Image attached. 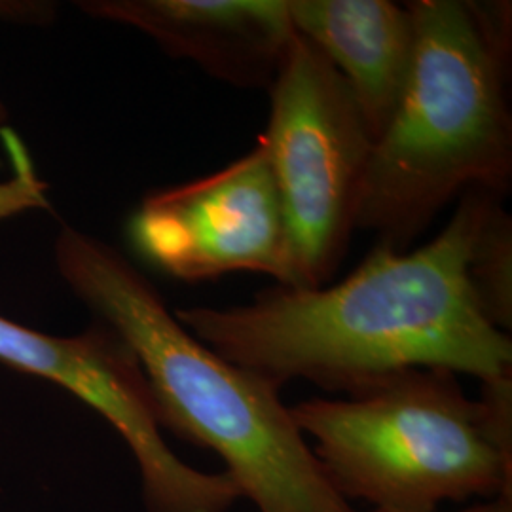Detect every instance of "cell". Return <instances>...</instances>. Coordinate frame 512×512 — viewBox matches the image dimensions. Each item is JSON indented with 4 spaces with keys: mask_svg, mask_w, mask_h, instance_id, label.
I'll return each mask as SVG.
<instances>
[{
    "mask_svg": "<svg viewBox=\"0 0 512 512\" xmlns=\"http://www.w3.org/2000/svg\"><path fill=\"white\" fill-rule=\"evenodd\" d=\"M76 6L147 35L165 54L238 88L270 90L296 37L287 0H82Z\"/></svg>",
    "mask_w": 512,
    "mask_h": 512,
    "instance_id": "8",
    "label": "cell"
},
{
    "mask_svg": "<svg viewBox=\"0 0 512 512\" xmlns=\"http://www.w3.org/2000/svg\"><path fill=\"white\" fill-rule=\"evenodd\" d=\"M497 198L469 256V279L484 315L497 329L512 327V219Z\"/></svg>",
    "mask_w": 512,
    "mask_h": 512,
    "instance_id": "10",
    "label": "cell"
},
{
    "mask_svg": "<svg viewBox=\"0 0 512 512\" xmlns=\"http://www.w3.org/2000/svg\"><path fill=\"white\" fill-rule=\"evenodd\" d=\"M497 198L465 192L437 238L414 251L378 245L334 285H277L245 306L173 313L207 348L279 389L306 380L348 395L408 368L509 382L511 336L484 315L469 279V256Z\"/></svg>",
    "mask_w": 512,
    "mask_h": 512,
    "instance_id": "1",
    "label": "cell"
},
{
    "mask_svg": "<svg viewBox=\"0 0 512 512\" xmlns=\"http://www.w3.org/2000/svg\"><path fill=\"white\" fill-rule=\"evenodd\" d=\"M459 512H512V495H503V497H497L492 501H482V503H476L473 507Z\"/></svg>",
    "mask_w": 512,
    "mask_h": 512,
    "instance_id": "12",
    "label": "cell"
},
{
    "mask_svg": "<svg viewBox=\"0 0 512 512\" xmlns=\"http://www.w3.org/2000/svg\"><path fill=\"white\" fill-rule=\"evenodd\" d=\"M129 234L141 255L183 281L251 272L289 283L283 207L260 139L217 173L147 194Z\"/></svg>",
    "mask_w": 512,
    "mask_h": 512,
    "instance_id": "7",
    "label": "cell"
},
{
    "mask_svg": "<svg viewBox=\"0 0 512 512\" xmlns=\"http://www.w3.org/2000/svg\"><path fill=\"white\" fill-rule=\"evenodd\" d=\"M55 264L97 321L133 351L162 429L215 452L258 512H357L330 488L279 387L207 348L126 256L61 228Z\"/></svg>",
    "mask_w": 512,
    "mask_h": 512,
    "instance_id": "2",
    "label": "cell"
},
{
    "mask_svg": "<svg viewBox=\"0 0 512 512\" xmlns=\"http://www.w3.org/2000/svg\"><path fill=\"white\" fill-rule=\"evenodd\" d=\"M416 52L406 90L374 143L355 230L406 251L469 190L505 198L512 183L511 2L414 0Z\"/></svg>",
    "mask_w": 512,
    "mask_h": 512,
    "instance_id": "3",
    "label": "cell"
},
{
    "mask_svg": "<svg viewBox=\"0 0 512 512\" xmlns=\"http://www.w3.org/2000/svg\"><path fill=\"white\" fill-rule=\"evenodd\" d=\"M296 35L344 78L374 143L403 99L416 52L408 4L389 0H287Z\"/></svg>",
    "mask_w": 512,
    "mask_h": 512,
    "instance_id": "9",
    "label": "cell"
},
{
    "mask_svg": "<svg viewBox=\"0 0 512 512\" xmlns=\"http://www.w3.org/2000/svg\"><path fill=\"white\" fill-rule=\"evenodd\" d=\"M260 135L287 230L289 289L329 285L355 232L374 137L344 78L296 35L270 86Z\"/></svg>",
    "mask_w": 512,
    "mask_h": 512,
    "instance_id": "5",
    "label": "cell"
},
{
    "mask_svg": "<svg viewBox=\"0 0 512 512\" xmlns=\"http://www.w3.org/2000/svg\"><path fill=\"white\" fill-rule=\"evenodd\" d=\"M50 12V8L46 6V4H29V2H25V4H18V2H0V16H4V14H12V16H16V18H21V16H38V18H46V14ZM6 122H8V109H6V105L2 103V99H0V129L6 128Z\"/></svg>",
    "mask_w": 512,
    "mask_h": 512,
    "instance_id": "11",
    "label": "cell"
},
{
    "mask_svg": "<svg viewBox=\"0 0 512 512\" xmlns=\"http://www.w3.org/2000/svg\"><path fill=\"white\" fill-rule=\"evenodd\" d=\"M330 488L372 511L512 495V380L471 399L458 374L408 368L338 399L291 406Z\"/></svg>",
    "mask_w": 512,
    "mask_h": 512,
    "instance_id": "4",
    "label": "cell"
},
{
    "mask_svg": "<svg viewBox=\"0 0 512 512\" xmlns=\"http://www.w3.org/2000/svg\"><path fill=\"white\" fill-rule=\"evenodd\" d=\"M0 363L59 385L109 421L137 463L147 512H228L243 499L224 471L194 469L171 450L137 357L105 323L54 336L0 315Z\"/></svg>",
    "mask_w": 512,
    "mask_h": 512,
    "instance_id": "6",
    "label": "cell"
}]
</instances>
